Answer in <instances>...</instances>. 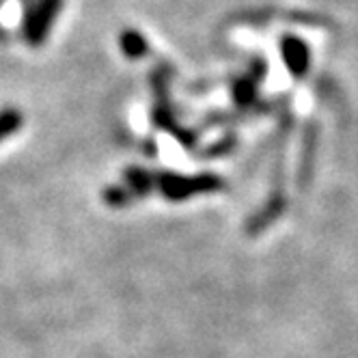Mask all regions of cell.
Instances as JSON below:
<instances>
[{
	"label": "cell",
	"mask_w": 358,
	"mask_h": 358,
	"mask_svg": "<svg viewBox=\"0 0 358 358\" xmlns=\"http://www.w3.org/2000/svg\"><path fill=\"white\" fill-rule=\"evenodd\" d=\"M119 45H121V52H123L127 59H134V61L141 59V57H145V55H147V50H149L147 39H145L138 31H134V29H125V31L121 33Z\"/></svg>",
	"instance_id": "277c9868"
},
{
	"label": "cell",
	"mask_w": 358,
	"mask_h": 358,
	"mask_svg": "<svg viewBox=\"0 0 358 358\" xmlns=\"http://www.w3.org/2000/svg\"><path fill=\"white\" fill-rule=\"evenodd\" d=\"M63 9V0H37V3L24 15L22 35L29 45H41L48 35L57 15Z\"/></svg>",
	"instance_id": "7a4b0ae2"
},
{
	"label": "cell",
	"mask_w": 358,
	"mask_h": 358,
	"mask_svg": "<svg viewBox=\"0 0 358 358\" xmlns=\"http://www.w3.org/2000/svg\"><path fill=\"white\" fill-rule=\"evenodd\" d=\"M280 59H283L287 71L294 76V78H304V73L309 71V63H311V55L306 43L294 35H287L280 39Z\"/></svg>",
	"instance_id": "3957f363"
},
{
	"label": "cell",
	"mask_w": 358,
	"mask_h": 358,
	"mask_svg": "<svg viewBox=\"0 0 358 358\" xmlns=\"http://www.w3.org/2000/svg\"><path fill=\"white\" fill-rule=\"evenodd\" d=\"M104 199L110 203L113 208H123V206H127L134 196H132V192L127 190V188H108L106 192H104Z\"/></svg>",
	"instance_id": "52a82bcc"
},
{
	"label": "cell",
	"mask_w": 358,
	"mask_h": 358,
	"mask_svg": "<svg viewBox=\"0 0 358 358\" xmlns=\"http://www.w3.org/2000/svg\"><path fill=\"white\" fill-rule=\"evenodd\" d=\"M125 182H127V190L132 192V196H143L153 186V175H149L147 171H141V169H130L125 173Z\"/></svg>",
	"instance_id": "5b68a950"
},
{
	"label": "cell",
	"mask_w": 358,
	"mask_h": 358,
	"mask_svg": "<svg viewBox=\"0 0 358 358\" xmlns=\"http://www.w3.org/2000/svg\"><path fill=\"white\" fill-rule=\"evenodd\" d=\"M236 97L240 104H250V97H252V83H240L236 89Z\"/></svg>",
	"instance_id": "ba28073f"
},
{
	"label": "cell",
	"mask_w": 358,
	"mask_h": 358,
	"mask_svg": "<svg viewBox=\"0 0 358 358\" xmlns=\"http://www.w3.org/2000/svg\"><path fill=\"white\" fill-rule=\"evenodd\" d=\"M24 123V117L17 108H3L0 110V143L13 136Z\"/></svg>",
	"instance_id": "8992f818"
},
{
	"label": "cell",
	"mask_w": 358,
	"mask_h": 358,
	"mask_svg": "<svg viewBox=\"0 0 358 358\" xmlns=\"http://www.w3.org/2000/svg\"><path fill=\"white\" fill-rule=\"evenodd\" d=\"M153 184L171 201H184L194 194L218 192L222 188V179L214 173H201L194 177L175 175V173H160L153 177Z\"/></svg>",
	"instance_id": "6da1fadb"
}]
</instances>
